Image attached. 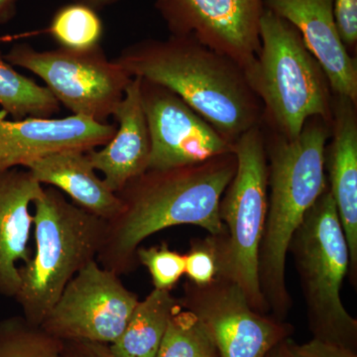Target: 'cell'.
Returning a JSON list of instances; mask_svg holds the SVG:
<instances>
[{
    "mask_svg": "<svg viewBox=\"0 0 357 357\" xmlns=\"http://www.w3.org/2000/svg\"><path fill=\"white\" fill-rule=\"evenodd\" d=\"M117 128L102 149L86 152L96 171L103 175L107 187L117 194L124 185L146 172L151 139L141 98V79L132 77L114 115Z\"/></svg>",
    "mask_w": 357,
    "mask_h": 357,
    "instance_id": "16",
    "label": "cell"
},
{
    "mask_svg": "<svg viewBox=\"0 0 357 357\" xmlns=\"http://www.w3.org/2000/svg\"><path fill=\"white\" fill-rule=\"evenodd\" d=\"M286 345L290 357H357L352 349L319 338L303 344L287 342Z\"/></svg>",
    "mask_w": 357,
    "mask_h": 357,
    "instance_id": "27",
    "label": "cell"
},
{
    "mask_svg": "<svg viewBox=\"0 0 357 357\" xmlns=\"http://www.w3.org/2000/svg\"><path fill=\"white\" fill-rule=\"evenodd\" d=\"M43 32L48 33L62 48L89 50L100 45L103 24L95 9L73 2L56 11Z\"/></svg>",
    "mask_w": 357,
    "mask_h": 357,
    "instance_id": "22",
    "label": "cell"
},
{
    "mask_svg": "<svg viewBox=\"0 0 357 357\" xmlns=\"http://www.w3.org/2000/svg\"><path fill=\"white\" fill-rule=\"evenodd\" d=\"M43 189L26 168L0 172V295L4 297L15 298L21 283L18 263L31 260L30 206Z\"/></svg>",
    "mask_w": 357,
    "mask_h": 357,
    "instance_id": "15",
    "label": "cell"
},
{
    "mask_svg": "<svg viewBox=\"0 0 357 357\" xmlns=\"http://www.w3.org/2000/svg\"><path fill=\"white\" fill-rule=\"evenodd\" d=\"M178 302L203 321L220 357H265L290 333L288 325L256 311L229 279L218 278L204 287L189 282Z\"/></svg>",
    "mask_w": 357,
    "mask_h": 357,
    "instance_id": "10",
    "label": "cell"
},
{
    "mask_svg": "<svg viewBox=\"0 0 357 357\" xmlns=\"http://www.w3.org/2000/svg\"><path fill=\"white\" fill-rule=\"evenodd\" d=\"M0 107L14 119H49L60 110V103L46 86L23 76L0 52Z\"/></svg>",
    "mask_w": 357,
    "mask_h": 357,
    "instance_id": "20",
    "label": "cell"
},
{
    "mask_svg": "<svg viewBox=\"0 0 357 357\" xmlns=\"http://www.w3.org/2000/svg\"><path fill=\"white\" fill-rule=\"evenodd\" d=\"M73 1L84 4V6L95 9L96 11H98L102 10L105 7L114 6V4L121 1V0H73Z\"/></svg>",
    "mask_w": 357,
    "mask_h": 357,
    "instance_id": "30",
    "label": "cell"
},
{
    "mask_svg": "<svg viewBox=\"0 0 357 357\" xmlns=\"http://www.w3.org/2000/svg\"><path fill=\"white\" fill-rule=\"evenodd\" d=\"M260 40L259 53L245 73L264 109L263 122L287 138L299 136L312 117L332 124V89L300 32L266 8Z\"/></svg>",
    "mask_w": 357,
    "mask_h": 357,
    "instance_id": "5",
    "label": "cell"
},
{
    "mask_svg": "<svg viewBox=\"0 0 357 357\" xmlns=\"http://www.w3.org/2000/svg\"><path fill=\"white\" fill-rule=\"evenodd\" d=\"M114 61L129 76L172 91L231 143L262 126L264 109L243 68L191 36L142 40Z\"/></svg>",
    "mask_w": 357,
    "mask_h": 357,
    "instance_id": "2",
    "label": "cell"
},
{
    "mask_svg": "<svg viewBox=\"0 0 357 357\" xmlns=\"http://www.w3.org/2000/svg\"><path fill=\"white\" fill-rule=\"evenodd\" d=\"M64 342L23 314L0 319V357H63Z\"/></svg>",
    "mask_w": 357,
    "mask_h": 357,
    "instance_id": "21",
    "label": "cell"
},
{
    "mask_svg": "<svg viewBox=\"0 0 357 357\" xmlns=\"http://www.w3.org/2000/svg\"><path fill=\"white\" fill-rule=\"evenodd\" d=\"M333 18L342 43L356 48L357 43V0H333Z\"/></svg>",
    "mask_w": 357,
    "mask_h": 357,
    "instance_id": "26",
    "label": "cell"
},
{
    "mask_svg": "<svg viewBox=\"0 0 357 357\" xmlns=\"http://www.w3.org/2000/svg\"><path fill=\"white\" fill-rule=\"evenodd\" d=\"M331 126L312 117L297 137L273 131L266 145L270 196L258 273L268 307L280 319L291 307L285 280L289 246L307 211L328 188L325 153Z\"/></svg>",
    "mask_w": 357,
    "mask_h": 357,
    "instance_id": "3",
    "label": "cell"
},
{
    "mask_svg": "<svg viewBox=\"0 0 357 357\" xmlns=\"http://www.w3.org/2000/svg\"><path fill=\"white\" fill-rule=\"evenodd\" d=\"M171 35L191 36L248 70L259 53L265 0H156Z\"/></svg>",
    "mask_w": 357,
    "mask_h": 357,
    "instance_id": "11",
    "label": "cell"
},
{
    "mask_svg": "<svg viewBox=\"0 0 357 357\" xmlns=\"http://www.w3.org/2000/svg\"><path fill=\"white\" fill-rule=\"evenodd\" d=\"M141 98L151 139L148 170L195 165L234 153V143L170 89L141 79Z\"/></svg>",
    "mask_w": 357,
    "mask_h": 357,
    "instance_id": "12",
    "label": "cell"
},
{
    "mask_svg": "<svg viewBox=\"0 0 357 357\" xmlns=\"http://www.w3.org/2000/svg\"><path fill=\"white\" fill-rule=\"evenodd\" d=\"M185 274L190 283L197 287L210 285L220 278L222 260L218 236L192 241L189 252L185 255Z\"/></svg>",
    "mask_w": 357,
    "mask_h": 357,
    "instance_id": "25",
    "label": "cell"
},
{
    "mask_svg": "<svg viewBox=\"0 0 357 357\" xmlns=\"http://www.w3.org/2000/svg\"><path fill=\"white\" fill-rule=\"evenodd\" d=\"M156 357H220V354L203 321L181 307L169 319Z\"/></svg>",
    "mask_w": 357,
    "mask_h": 357,
    "instance_id": "23",
    "label": "cell"
},
{
    "mask_svg": "<svg viewBox=\"0 0 357 357\" xmlns=\"http://www.w3.org/2000/svg\"><path fill=\"white\" fill-rule=\"evenodd\" d=\"M332 142L326 147L328 185L349 250L352 274L357 269V115L356 103L333 96Z\"/></svg>",
    "mask_w": 357,
    "mask_h": 357,
    "instance_id": "17",
    "label": "cell"
},
{
    "mask_svg": "<svg viewBox=\"0 0 357 357\" xmlns=\"http://www.w3.org/2000/svg\"><path fill=\"white\" fill-rule=\"evenodd\" d=\"M23 168L40 184L65 192L74 204L109 222L122 210L121 199L96 175L86 152L64 150L28 162Z\"/></svg>",
    "mask_w": 357,
    "mask_h": 357,
    "instance_id": "18",
    "label": "cell"
},
{
    "mask_svg": "<svg viewBox=\"0 0 357 357\" xmlns=\"http://www.w3.org/2000/svg\"><path fill=\"white\" fill-rule=\"evenodd\" d=\"M265 357H290L288 354L286 342H283L276 345L273 349L268 352Z\"/></svg>",
    "mask_w": 357,
    "mask_h": 357,
    "instance_id": "31",
    "label": "cell"
},
{
    "mask_svg": "<svg viewBox=\"0 0 357 357\" xmlns=\"http://www.w3.org/2000/svg\"><path fill=\"white\" fill-rule=\"evenodd\" d=\"M136 260L147 268L157 290H172L185 274V255L172 250L165 243L138 248Z\"/></svg>",
    "mask_w": 357,
    "mask_h": 357,
    "instance_id": "24",
    "label": "cell"
},
{
    "mask_svg": "<svg viewBox=\"0 0 357 357\" xmlns=\"http://www.w3.org/2000/svg\"><path fill=\"white\" fill-rule=\"evenodd\" d=\"M119 277L98 260L89 262L66 286L42 328L63 342L112 344L139 302Z\"/></svg>",
    "mask_w": 357,
    "mask_h": 357,
    "instance_id": "9",
    "label": "cell"
},
{
    "mask_svg": "<svg viewBox=\"0 0 357 357\" xmlns=\"http://www.w3.org/2000/svg\"><path fill=\"white\" fill-rule=\"evenodd\" d=\"M4 58L41 77L54 98L73 114L98 122L114 115L132 79L107 58L100 45L89 50L59 47L38 51L29 44H17Z\"/></svg>",
    "mask_w": 357,
    "mask_h": 357,
    "instance_id": "8",
    "label": "cell"
},
{
    "mask_svg": "<svg viewBox=\"0 0 357 357\" xmlns=\"http://www.w3.org/2000/svg\"><path fill=\"white\" fill-rule=\"evenodd\" d=\"M333 0H265V6L300 32L328 77L335 95L357 105L356 58L349 55L338 34Z\"/></svg>",
    "mask_w": 357,
    "mask_h": 357,
    "instance_id": "14",
    "label": "cell"
},
{
    "mask_svg": "<svg viewBox=\"0 0 357 357\" xmlns=\"http://www.w3.org/2000/svg\"><path fill=\"white\" fill-rule=\"evenodd\" d=\"M171 291L154 289L139 301L119 337L109 344L115 357H156L169 319L180 309Z\"/></svg>",
    "mask_w": 357,
    "mask_h": 357,
    "instance_id": "19",
    "label": "cell"
},
{
    "mask_svg": "<svg viewBox=\"0 0 357 357\" xmlns=\"http://www.w3.org/2000/svg\"><path fill=\"white\" fill-rule=\"evenodd\" d=\"M17 0H0V24H6L16 14Z\"/></svg>",
    "mask_w": 357,
    "mask_h": 357,
    "instance_id": "29",
    "label": "cell"
},
{
    "mask_svg": "<svg viewBox=\"0 0 357 357\" xmlns=\"http://www.w3.org/2000/svg\"><path fill=\"white\" fill-rule=\"evenodd\" d=\"M236 165V155L229 153L195 165L149 169L134 178L116 194L122 210L107 222L98 262L119 276L129 273L137 265L140 244L177 225H197L222 236L220 204Z\"/></svg>",
    "mask_w": 357,
    "mask_h": 357,
    "instance_id": "1",
    "label": "cell"
},
{
    "mask_svg": "<svg viewBox=\"0 0 357 357\" xmlns=\"http://www.w3.org/2000/svg\"><path fill=\"white\" fill-rule=\"evenodd\" d=\"M63 357H115L109 344L86 340H66Z\"/></svg>",
    "mask_w": 357,
    "mask_h": 357,
    "instance_id": "28",
    "label": "cell"
},
{
    "mask_svg": "<svg viewBox=\"0 0 357 357\" xmlns=\"http://www.w3.org/2000/svg\"><path fill=\"white\" fill-rule=\"evenodd\" d=\"M289 250L297 264L314 338L354 351L357 321L340 298L349 267V245L328 188L307 211Z\"/></svg>",
    "mask_w": 357,
    "mask_h": 357,
    "instance_id": "7",
    "label": "cell"
},
{
    "mask_svg": "<svg viewBox=\"0 0 357 357\" xmlns=\"http://www.w3.org/2000/svg\"><path fill=\"white\" fill-rule=\"evenodd\" d=\"M6 119V112H0V172L55 152L96 149L109 142L117 128L74 114L63 119Z\"/></svg>",
    "mask_w": 357,
    "mask_h": 357,
    "instance_id": "13",
    "label": "cell"
},
{
    "mask_svg": "<svg viewBox=\"0 0 357 357\" xmlns=\"http://www.w3.org/2000/svg\"><path fill=\"white\" fill-rule=\"evenodd\" d=\"M236 171L223 192L220 215L225 234L220 239V278L236 283L256 311L269 307L260 286L259 251L268 211L266 137L261 126L246 131L234 143Z\"/></svg>",
    "mask_w": 357,
    "mask_h": 357,
    "instance_id": "6",
    "label": "cell"
},
{
    "mask_svg": "<svg viewBox=\"0 0 357 357\" xmlns=\"http://www.w3.org/2000/svg\"><path fill=\"white\" fill-rule=\"evenodd\" d=\"M33 206L36 248L30 262L20 267V288L14 299L28 321L41 326L68 283L96 260L107 222L53 187L44 188Z\"/></svg>",
    "mask_w": 357,
    "mask_h": 357,
    "instance_id": "4",
    "label": "cell"
}]
</instances>
